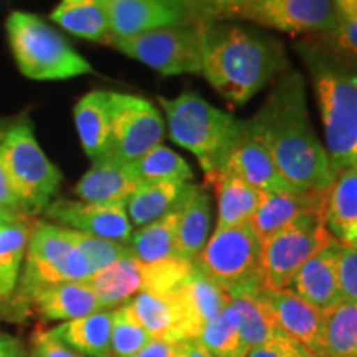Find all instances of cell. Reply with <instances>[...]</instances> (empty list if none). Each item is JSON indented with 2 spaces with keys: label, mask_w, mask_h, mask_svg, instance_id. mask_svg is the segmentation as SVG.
I'll return each instance as SVG.
<instances>
[{
  "label": "cell",
  "mask_w": 357,
  "mask_h": 357,
  "mask_svg": "<svg viewBox=\"0 0 357 357\" xmlns=\"http://www.w3.org/2000/svg\"><path fill=\"white\" fill-rule=\"evenodd\" d=\"M248 128L273 158L284 181L296 190L329 189L334 172L311 124L306 79L300 71L280 75Z\"/></svg>",
  "instance_id": "cell-1"
},
{
  "label": "cell",
  "mask_w": 357,
  "mask_h": 357,
  "mask_svg": "<svg viewBox=\"0 0 357 357\" xmlns=\"http://www.w3.org/2000/svg\"><path fill=\"white\" fill-rule=\"evenodd\" d=\"M202 77L227 101L243 106L288 70L283 43L230 22L197 20Z\"/></svg>",
  "instance_id": "cell-2"
},
{
  "label": "cell",
  "mask_w": 357,
  "mask_h": 357,
  "mask_svg": "<svg viewBox=\"0 0 357 357\" xmlns=\"http://www.w3.org/2000/svg\"><path fill=\"white\" fill-rule=\"evenodd\" d=\"M314 89L333 172L357 162V63L323 40L296 45Z\"/></svg>",
  "instance_id": "cell-3"
},
{
  "label": "cell",
  "mask_w": 357,
  "mask_h": 357,
  "mask_svg": "<svg viewBox=\"0 0 357 357\" xmlns=\"http://www.w3.org/2000/svg\"><path fill=\"white\" fill-rule=\"evenodd\" d=\"M159 105L166 113L171 139L197 158L205 176L222 171L242 119L215 108L194 91L172 100L160 96Z\"/></svg>",
  "instance_id": "cell-4"
},
{
  "label": "cell",
  "mask_w": 357,
  "mask_h": 357,
  "mask_svg": "<svg viewBox=\"0 0 357 357\" xmlns=\"http://www.w3.org/2000/svg\"><path fill=\"white\" fill-rule=\"evenodd\" d=\"M95 275L89 261L71 240L70 229L37 220L30 231L25 266L8 303L22 314L42 289L68 281H86Z\"/></svg>",
  "instance_id": "cell-5"
},
{
  "label": "cell",
  "mask_w": 357,
  "mask_h": 357,
  "mask_svg": "<svg viewBox=\"0 0 357 357\" xmlns=\"http://www.w3.org/2000/svg\"><path fill=\"white\" fill-rule=\"evenodd\" d=\"M6 29L17 65L26 78L48 82L93 73L86 58L33 13L12 12Z\"/></svg>",
  "instance_id": "cell-6"
},
{
  "label": "cell",
  "mask_w": 357,
  "mask_h": 357,
  "mask_svg": "<svg viewBox=\"0 0 357 357\" xmlns=\"http://www.w3.org/2000/svg\"><path fill=\"white\" fill-rule=\"evenodd\" d=\"M0 153L22 213L32 218L43 213L58 194L63 176L38 146L29 118L7 129Z\"/></svg>",
  "instance_id": "cell-7"
},
{
  "label": "cell",
  "mask_w": 357,
  "mask_h": 357,
  "mask_svg": "<svg viewBox=\"0 0 357 357\" xmlns=\"http://www.w3.org/2000/svg\"><path fill=\"white\" fill-rule=\"evenodd\" d=\"M195 266L231 296L265 287L261 240L250 222L215 229L195 258Z\"/></svg>",
  "instance_id": "cell-8"
},
{
  "label": "cell",
  "mask_w": 357,
  "mask_h": 357,
  "mask_svg": "<svg viewBox=\"0 0 357 357\" xmlns=\"http://www.w3.org/2000/svg\"><path fill=\"white\" fill-rule=\"evenodd\" d=\"M324 212L303 213L261 243L263 281L266 288H288L300 268L333 242L334 238L326 229Z\"/></svg>",
  "instance_id": "cell-9"
},
{
  "label": "cell",
  "mask_w": 357,
  "mask_h": 357,
  "mask_svg": "<svg viewBox=\"0 0 357 357\" xmlns=\"http://www.w3.org/2000/svg\"><path fill=\"white\" fill-rule=\"evenodd\" d=\"M108 45L166 77L202 75L197 22L164 26L134 37L111 38Z\"/></svg>",
  "instance_id": "cell-10"
},
{
  "label": "cell",
  "mask_w": 357,
  "mask_h": 357,
  "mask_svg": "<svg viewBox=\"0 0 357 357\" xmlns=\"http://www.w3.org/2000/svg\"><path fill=\"white\" fill-rule=\"evenodd\" d=\"M230 20H247L278 32L323 38L337 30L341 8L337 0H247L225 22Z\"/></svg>",
  "instance_id": "cell-11"
},
{
  "label": "cell",
  "mask_w": 357,
  "mask_h": 357,
  "mask_svg": "<svg viewBox=\"0 0 357 357\" xmlns=\"http://www.w3.org/2000/svg\"><path fill=\"white\" fill-rule=\"evenodd\" d=\"M164 119L151 101L111 91V132L105 159L132 162L160 144Z\"/></svg>",
  "instance_id": "cell-12"
},
{
  "label": "cell",
  "mask_w": 357,
  "mask_h": 357,
  "mask_svg": "<svg viewBox=\"0 0 357 357\" xmlns=\"http://www.w3.org/2000/svg\"><path fill=\"white\" fill-rule=\"evenodd\" d=\"M43 215L55 225L119 243H128L132 235V225L124 204L58 199L45 208Z\"/></svg>",
  "instance_id": "cell-13"
},
{
  "label": "cell",
  "mask_w": 357,
  "mask_h": 357,
  "mask_svg": "<svg viewBox=\"0 0 357 357\" xmlns=\"http://www.w3.org/2000/svg\"><path fill=\"white\" fill-rule=\"evenodd\" d=\"M106 8L111 38L195 22L184 0H106Z\"/></svg>",
  "instance_id": "cell-14"
},
{
  "label": "cell",
  "mask_w": 357,
  "mask_h": 357,
  "mask_svg": "<svg viewBox=\"0 0 357 357\" xmlns=\"http://www.w3.org/2000/svg\"><path fill=\"white\" fill-rule=\"evenodd\" d=\"M128 305L136 319L154 339L184 341L199 337L200 329L182 300L181 288L169 293L141 291Z\"/></svg>",
  "instance_id": "cell-15"
},
{
  "label": "cell",
  "mask_w": 357,
  "mask_h": 357,
  "mask_svg": "<svg viewBox=\"0 0 357 357\" xmlns=\"http://www.w3.org/2000/svg\"><path fill=\"white\" fill-rule=\"evenodd\" d=\"M223 169L236 174L260 192L296 190L284 181L265 144L253 134L247 121H242Z\"/></svg>",
  "instance_id": "cell-16"
},
{
  "label": "cell",
  "mask_w": 357,
  "mask_h": 357,
  "mask_svg": "<svg viewBox=\"0 0 357 357\" xmlns=\"http://www.w3.org/2000/svg\"><path fill=\"white\" fill-rule=\"evenodd\" d=\"M339 252L341 243L333 240L300 268L288 287L306 303L323 312L342 303L337 271Z\"/></svg>",
  "instance_id": "cell-17"
},
{
  "label": "cell",
  "mask_w": 357,
  "mask_h": 357,
  "mask_svg": "<svg viewBox=\"0 0 357 357\" xmlns=\"http://www.w3.org/2000/svg\"><path fill=\"white\" fill-rule=\"evenodd\" d=\"M261 294L273 312L281 331L318 357L324 312L311 306L289 288L270 289L263 287Z\"/></svg>",
  "instance_id": "cell-18"
},
{
  "label": "cell",
  "mask_w": 357,
  "mask_h": 357,
  "mask_svg": "<svg viewBox=\"0 0 357 357\" xmlns=\"http://www.w3.org/2000/svg\"><path fill=\"white\" fill-rule=\"evenodd\" d=\"M329 189L263 192L257 212L250 218L261 243L303 213L326 211Z\"/></svg>",
  "instance_id": "cell-19"
},
{
  "label": "cell",
  "mask_w": 357,
  "mask_h": 357,
  "mask_svg": "<svg viewBox=\"0 0 357 357\" xmlns=\"http://www.w3.org/2000/svg\"><path fill=\"white\" fill-rule=\"evenodd\" d=\"M142 182L137 178L129 162L101 159L75 185L78 200L93 204H128Z\"/></svg>",
  "instance_id": "cell-20"
},
{
  "label": "cell",
  "mask_w": 357,
  "mask_h": 357,
  "mask_svg": "<svg viewBox=\"0 0 357 357\" xmlns=\"http://www.w3.org/2000/svg\"><path fill=\"white\" fill-rule=\"evenodd\" d=\"M324 222L336 242L342 247L357 248V162L334 174Z\"/></svg>",
  "instance_id": "cell-21"
},
{
  "label": "cell",
  "mask_w": 357,
  "mask_h": 357,
  "mask_svg": "<svg viewBox=\"0 0 357 357\" xmlns=\"http://www.w3.org/2000/svg\"><path fill=\"white\" fill-rule=\"evenodd\" d=\"M29 311L37 312L47 321L66 323L106 310H102L86 281H68L38 291L30 301Z\"/></svg>",
  "instance_id": "cell-22"
},
{
  "label": "cell",
  "mask_w": 357,
  "mask_h": 357,
  "mask_svg": "<svg viewBox=\"0 0 357 357\" xmlns=\"http://www.w3.org/2000/svg\"><path fill=\"white\" fill-rule=\"evenodd\" d=\"M75 124L84 153L93 162L106 158L111 132V91L95 89L75 105Z\"/></svg>",
  "instance_id": "cell-23"
},
{
  "label": "cell",
  "mask_w": 357,
  "mask_h": 357,
  "mask_svg": "<svg viewBox=\"0 0 357 357\" xmlns=\"http://www.w3.org/2000/svg\"><path fill=\"white\" fill-rule=\"evenodd\" d=\"M217 194V229L250 222L261 202L263 192L227 169L205 176Z\"/></svg>",
  "instance_id": "cell-24"
},
{
  "label": "cell",
  "mask_w": 357,
  "mask_h": 357,
  "mask_svg": "<svg viewBox=\"0 0 357 357\" xmlns=\"http://www.w3.org/2000/svg\"><path fill=\"white\" fill-rule=\"evenodd\" d=\"M88 287L96 294L102 310L109 311L126 305L144 289L146 266L132 255L102 268L86 280Z\"/></svg>",
  "instance_id": "cell-25"
},
{
  "label": "cell",
  "mask_w": 357,
  "mask_h": 357,
  "mask_svg": "<svg viewBox=\"0 0 357 357\" xmlns=\"http://www.w3.org/2000/svg\"><path fill=\"white\" fill-rule=\"evenodd\" d=\"M194 185V182H144L126 204L129 222L139 229L178 211Z\"/></svg>",
  "instance_id": "cell-26"
},
{
  "label": "cell",
  "mask_w": 357,
  "mask_h": 357,
  "mask_svg": "<svg viewBox=\"0 0 357 357\" xmlns=\"http://www.w3.org/2000/svg\"><path fill=\"white\" fill-rule=\"evenodd\" d=\"M50 19L75 37L102 45L111 40L106 0H61Z\"/></svg>",
  "instance_id": "cell-27"
},
{
  "label": "cell",
  "mask_w": 357,
  "mask_h": 357,
  "mask_svg": "<svg viewBox=\"0 0 357 357\" xmlns=\"http://www.w3.org/2000/svg\"><path fill=\"white\" fill-rule=\"evenodd\" d=\"M212 223V200L208 192L194 185L190 195L181 207L177 223V255L195 261L208 240Z\"/></svg>",
  "instance_id": "cell-28"
},
{
  "label": "cell",
  "mask_w": 357,
  "mask_h": 357,
  "mask_svg": "<svg viewBox=\"0 0 357 357\" xmlns=\"http://www.w3.org/2000/svg\"><path fill=\"white\" fill-rule=\"evenodd\" d=\"M111 323L113 310L98 311L50 329L71 349L86 357H111Z\"/></svg>",
  "instance_id": "cell-29"
},
{
  "label": "cell",
  "mask_w": 357,
  "mask_h": 357,
  "mask_svg": "<svg viewBox=\"0 0 357 357\" xmlns=\"http://www.w3.org/2000/svg\"><path fill=\"white\" fill-rule=\"evenodd\" d=\"M35 222V218L17 222L0 220V303L10 300L19 284L26 245Z\"/></svg>",
  "instance_id": "cell-30"
},
{
  "label": "cell",
  "mask_w": 357,
  "mask_h": 357,
  "mask_svg": "<svg viewBox=\"0 0 357 357\" xmlns=\"http://www.w3.org/2000/svg\"><path fill=\"white\" fill-rule=\"evenodd\" d=\"M178 213L181 208L132 231L128 242L131 255L141 263H159L177 258Z\"/></svg>",
  "instance_id": "cell-31"
},
{
  "label": "cell",
  "mask_w": 357,
  "mask_h": 357,
  "mask_svg": "<svg viewBox=\"0 0 357 357\" xmlns=\"http://www.w3.org/2000/svg\"><path fill=\"white\" fill-rule=\"evenodd\" d=\"M230 305L238 312L240 331L250 349H255L283 331L276 323L273 312L261 294V288L253 293H243L231 296Z\"/></svg>",
  "instance_id": "cell-32"
},
{
  "label": "cell",
  "mask_w": 357,
  "mask_h": 357,
  "mask_svg": "<svg viewBox=\"0 0 357 357\" xmlns=\"http://www.w3.org/2000/svg\"><path fill=\"white\" fill-rule=\"evenodd\" d=\"M318 357H357V303L342 301L324 312Z\"/></svg>",
  "instance_id": "cell-33"
},
{
  "label": "cell",
  "mask_w": 357,
  "mask_h": 357,
  "mask_svg": "<svg viewBox=\"0 0 357 357\" xmlns=\"http://www.w3.org/2000/svg\"><path fill=\"white\" fill-rule=\"evenodd\" d=\"M182 300L189 310L192 319L202 331L204 324L230 305V294L220 284L204 275L197 266L181 287Z\"/></svg>",
  "instance_id": "cell-34"
},
{
  "label": "cell",
  "mask_w": 357,
  "mask_h": 357,
  "mask_svg": "<svg viewBox=\"0 0 357 357\" xmlns=\"http://www.w3.org/2000/svg\"><path fill=\"white\" fill-rule=\"evenodd\" d=\"M199 341L213 357H247L252 351L240 331L238 312L231 305L204 324Z\"/></svg>",
  "instance_id": "cell-35"
},
{
  "label": "cell",
  "mask_w": 357,
  "mask_h": 357,
  "mask_svg": "<svg viewBox=\"0 0 357 357\" xmlns=\"http://www.w3.org/2000/svg\"><path fill=\"white\" fill-rule=\"evenodd\" d=\"M129 164L142 184L144 182H192L194 178V172L185 159L162 144L153 147Z\"/></svg>",
  "instance_id": "cell-36"
},
{
  "label": "cell",
  "mask_w": 357,
  "mask_h": 357,
  "mask_svg": "<svg viewBox=\"0 0 357 357\" xmlns=\"http://www.w3.org/2000/svg\"><path fill=\"white\" fill-rule=\"evenodd\" d=\"M153 336L136 319L126 305L113 310L111 323V357H132L153 341Z\"/></svg>",
  "instance_id": "cell-37"
},
{
  "label": "cell",
  "mask_w": 357,
  "mask_h": 357,
  "mask_svg": "<svg viewBox=\"0 0 357 357\" xmlns=\"http://www.w3.org/2000/svg\"><path fill=\"white\" fill-rule=\"evenodd\" d=\"M70 234L75 247L83 253L84 258L89 261V265L95 270V273L101 271L102 268L113 265L114 261L131 255L128 243L105 240L100 238V236L86 235L77 230H70Z\"/></svg>",
  "instance_id": "cell-38"
},
{
  "label": "cell",
  "mask_w": 357,
  "mask_h": 357,
  "mask_svg": "<svg viewBox=\"0 0 357 357\" xmlns=\"http://www.w3.org/2000/svg\"><path fill=\"white\" fill-rule=\"evenodd\" d=\"M337 3L341 8V22H339L337 30L329 37L318 40H323L333 50L357 63V6L347 2Z\"/></svg>",
  "instance_id": "cell-39"
},
{
  "label": "cell",
  "mask_w": 357,
  "mask_h": 357,
  "mask_svg": "<svg viewBox=\"0 0 357 357\" xmlns=\"http://www.w3.org/2000/svg\"><path fill=\"white\" fill-rule=\"evenodd\" d=\"M337 271L342 301L357 303V248L341 245Z\"/></svg>",
  "instance_id": "cell-40"
},
{
  "label": "cell",
  "mask_w": 357,
  "mask_h": 357,
  "mask_svg": "<svg viewBox=\"0 0 357 357\" xmlns=\"http://www.w3.org/2000/svg\"><path fill=\"white\" fill-rule=\"evenodd\" d=\"M194 20H227L247 0H184Z\"/></svg>",
  "instance_id": "cell-41"
},
{
  "label": "cell",
  "mask_w": 357,
  "mask_h": 357,
  "mask_svg": "<svg viewBox=\"0 0 357 357\" xmlns=\"http://www.w3.org/2000/svg\"><path fill=\"white\" fill-rule=\"evenodd\" d=\"M29 357H86L78 351L71 349L63 341H60L52 331L38 329L33 333L30 342Z\"/></svg>",
  "instance_id": "cell-42"
},
{
  "label": "cell",
  "mask_w": 357,
  "mask_h": 357,
  "mask_svg": "<svg viewBox=\"0 0 357 357\" xmlns=\"http://www.w3.org/2000/svg\"><path fill=\"white\" fill-rule=\"evenodd\" d=\"M247 357H316L305 346L294 341L288 334L281 333L271 339L270 342L260 347H255L248 352Z\"/></svg>",
  "instance_id": "cell-43"
},
{
  "label": "cell",
  "mask_w": 357,
  "mask_h": 357,
  "mask_svg": "<svg viewBox=\"0 0 357 357\" xmlns=\"http://www.w3.org/2000/svg\"><path fill=\"white\" fill-rule=\"evenodd\" d=\"M24 218H32V217H26L22 213L19 200H17L10 182H8L6 166H3L2 153H0V220L17 222V220H24Z\"/></svg>",
  "instance_id": "cell-44"
},
{
  "label": "cell",
  "mask_w": 357,
  "mask_h": 357,
  "mask_svg": "<svg viewBox=\"0 0 357 357\" xmlns=\"http://www.w3.org/2000/svg\"><path fill=\"white\" fill-rule=\"evenodd\" d=\"M132 357H181V341L153 339Z\"/></svg>",
  "instance_id": "cell-45"
},
{
  "label": "cell",
  "mask_w": 357,
  "mask_h": 357,
  "mask_svg": "<svg viewBox=\"0 0 357 357\" xmlns=\"http://www.w3.org/2000/svg\"><path fill=\"white\" fill-rule=\"evenodd\" d=\"M0 357H29V351L17 337L0 334Z\"/></svg>",
  "instance_id": "cell-46"
},
{
  "label": "cell",
  "mask_w": 357,
  "mask_h": 357,
  "mask_svg": "<svg viewBox=\"0 0 357 357\" xmlns=\"http://www.w3.org/2000/svg\"><path fill=\"white\" fill-rule=\"evenodd\" d=\"M181 357H213L199 341V337H190L181 341Z\"/></svg>",
  "instance_id": "cell-47"
},
{
  "label": "cell",
  "mask_w": 357,
  "mask_h": 357,
  "mask_svg": "<svg viewBox=\"0 0 357 357\" xmlns=\"http://www.w3.org/2000/svg\"><path fill=\"white\" fill-rule=\"evenodd\" d=\"M3 134H6V131H3V128H2V126H0V141H2Z\"/></svg>",
  "instance_id": "cell-48"
},
{
  "label": "cell",
  "mask_w": 357,
  "mask_h": 357,
  "mask_svg": "<svg viewBox=\"0 0 357 357\" xmlns=\"http://www.w3.org/2000/svg\"><path fill=\"white\" fill-rule=\"evenodd\" d=\"M341 2H349V3H357V0H341Z\"/></svg>",
  "instance_id": "cell-49"
}]
</instances>
